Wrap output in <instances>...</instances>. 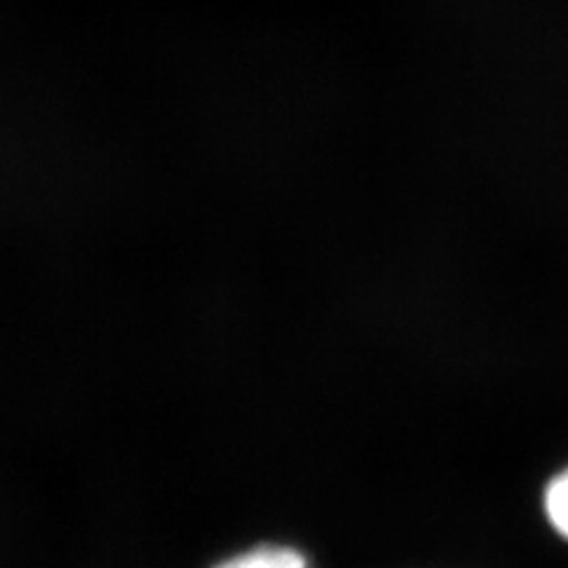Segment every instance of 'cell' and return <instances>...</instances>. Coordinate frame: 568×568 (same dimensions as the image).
Returning <instances> with one entry per match:
<instances>
[{
  "instance_id": "2",
  "label": "cell",
  "mask_w": 568,
  "mask_h": 568,
  "mask_svg": "<svg viewBox=\"0 0 568 568\" xmlns=\"http://www.w3.org/2000/svg\"><path fill=\"white\" fill-rule=\"evenodd\" d=\"M542 509L549 526L568 542V467L549 478L542 493Z\"/></svg>"
},
{
  "instance_id": "1",
  "label": "cell",
  "mask_w": 568,
  "mask_h": 568,
  "mask_svg": "<svg viewBox=\"0 0 568 568\" xmlns=\"http://www.w3.org/2000/svg\"><path fill=\"white\" fill-rule=\"evenodd\" d=\"M213 568H308V561L294 547L258 545L248 549V552L216 564Z\"/></svg>"
}]
</instances>
